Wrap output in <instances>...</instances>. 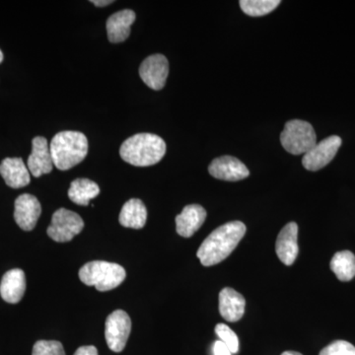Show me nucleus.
<instances>
[{"instance_id": "obj_20", "label": "nucleus", "mask_w": 355, "mask_h": 355, "mask_svg": "<svg viewBox=\"0 0 355 355\" xmlns=\"http://www.w3.org/2000/svg\"><path fill=\"white\" fill-rule=\"evenodd\" d=\"M99 193V186L95 182L89 179H76L70 184L69 198L76 205H88Z\"/></svg>"}, {"instance_id": "obj_23", "label": "nucleus", "mask_w": 355, "mask_h": 355, "mask_svg": "<svg viewBox=\"0 0 355 355\" xmlns=\"http://www.w3.org/2000/svg\"><path fill=\"white\" fill-rule=\"evenodd\" d=\"M216 333L220 338L219 340H221L224 345H227L231 354H237L238 350H239V340H238L237 335L229 328L227 324H216Z\"/></svg>"}, {"instance_id": "obj_11", "label": "nucleus", "mask_w": 355, "mask_h": 355, "mask_svg": "<svg viewBox=\"0 0 355 355\" xmlns=\"http://www.w3.org/2000/svg\"><path fill=\"white\" fill-rule=\"evenodd\" d=\"M41 212V203L34 196L24 193L16 198L14 219L22 230L31 231L36 227Z\"/></svg>"}, {"instance_id": "obj_26", "label": "nucleus", "mask_w": 355, "mask_h": 355, "mask_svg": "<svg viewBox=\"0 0 355 355\" xmlns=\"http://www.w3.org/2000/svg\"><path fill=\"white\" fill-rule=\"evenodd\" d=\"M214 355H232L230 349H228L227 345H224L221 340H217L214 345Z\"/></svg>"}, {"instance_id": "obj_22", "label": "nucleus", "mask_w": 355, "mask_h": 355, "mask_svg": "<svg viewBox=\"0 0 355 355\" xmlns=\"http://www.w3.org/2000/svg\"><path fill=\"white\" fill-rule=\"evenodd\" d=\"M243 12L252 17H260L272 12L279 6V0H241Z\"/></svg>"}, {"instance_id": "obj_14", "label": "nucleus", "mask_w": 355, "mask_h": 355, "mask_svg": "<svg viewBox=\"0 0 355 355\" xmlns=\"http://www.w3.org/2000/svg\"><path fill=\"white\" fill-rule=\"evenodd\" d=\"M207 218V211L200 205H187L181 214L176 217L178 234L190 238L202 227Z\"/></svg>"}, {"instance_id": "obj_12", "label": "nucleus", "mask_w": 355, "mask_h": 355, "mask_svg": "<svg viewBox=\"0 0 355 355\" xmlns=\"http://www.w3.org/2000/svg\"><path fill=\"white\" fill-rule=\"evenodd\" d=\"M28 169L33 176L39 178L51 172L53 167L50 146L43 137H37L32 141L31 155L28 158Z\"/></svg>"}, {"instance_id": "obj_27", "label": "nucleus", "mask_w": 355, "mask_h": 355, "mask_svg": "<svg viewBox=\"0 0 355 355\" xmlns=\"http://www.w3.org/2000/svg\"><path fill=\"white\" fill-rule=\"evenodd\" d=\"M74 355H99L98 354V350L93 345H85V347H79L76 350Z\"/></svg>"}, {"instance_id": "obj_30", "label": "nucleus", "mask_w": 355, "mask_h": 355, "mask_svg": "<svg viewBox=\"0 0 355 355\" xmlns=\"http://www.w3.org/2000/svg\"><path fill=\"white\" fill-rule=\"evenodd\" d=\"M2 60H3V53H2L1 50H0V64H1Z\"/></svg>"}, {"instance_id": "obj_4", "label": "nucleus", "mask_w": 355, "mask_h": 355, "mask_svg": "<svg viewBox=\"0 0 355 355\" xmlns=\"http://www.w3.org/2000/svg\"><path fill=\"white\" fill-rule=\"evenodd\" d=\"M127 272L118 263L93 261L85 263L79 270V279L88 286H95L98 291H109L123 284Z\"/></svg>"}, {"instance_id": "obj_16", "label": "nucleus", "mask_w": 355, "mask_h": 355, "mask_svg": "<svg viewBox=\"0 0 355 355\" xmlns=\"http://www.w3.org/2000/svg\"><path fill=\"white\" fill-rule=\"evenodd\" d=\"M0 175L7 186L20 189L31 182L29 169L21 158H6L0 164Z\"/></svg>"}, {"instance_id": "obj_6", "label": "nucleus", "mask_w": 355, "mask_h": 355, "mask_svg": "<svg viewBox=\"0 0 355 355\" xmlns=\"http://www.w3.org/2000/svg\"><path fill=\"white\" fill-rule=\"evenodd\" d=\"M84 228V221L78 214L67 209H60L53 214L48 235L53 241L69 242Z\"/></svg>"}, {"instance_id": "obj_3", "label": "nucleus", "mask_w": 355, "mask_h": 355, "mask_svg": "<svg viewBox=\"0 0 355 355\" xmlns=\"http://www.w3.org/2000/svg\"><path fill=\"white\" fill-rule=\"evenodd\" d=\"M50 149L53 165L58 170L67 171L83 162L87 156V137L80 132H58L51 140Z\"/></svg>"}, {"instance_id": "obj_15", "label": "nucleus", "mask_w": 355, "mask_h": 355, "mask_svg": "<svg viewBox=\"0 0 355 355\" xmlns=\"http://www.w3.org/2000/svg\"><path fill=\"white\" fill-rule=\"evenodd\" d=\"M246 300L242 294L230 287L222 289L219 293V312L224 320L234 323L239 321L245 313Z\"/></svg>"}, {"instance_id": "obj_24", "label": "nucleus", "mask_w": 355, "mask_h": 355, "mask_svg": "<svg viewBox=\"0 0 355 355\" xmlns=\"http://www.w3.org/2000/svg\"><path fill=\"white\" fill-rule=\"evenodd\" d=\"M32 355H65V352L57 340H39L33 347Z\"/></svg>"}, {"instance_id": "obj_9", "label": "nucleus", "mask_w": 355, "mask_h": 355, "mask_svg": "<svg viewBox=\"0 0 355 355\" xmlns=\"http://www.w3.org/2000/svg\"><path fill=\"white\" fill-rule=\"evenodd\" d=\"M169 74V62L160 53L146 58L139 67V76L144 83L153 90L164 87Z\"/></svg>"}, {"instance_id": "obj_13", "label": "nucleus", "mask_w": 355, "mask_h": 355, "mask_svg": "<svg viewBox=\"0 0 355 355\" xmlns=\"http://www.w3.org/2000/svg\"><path fill=\"white\" fill-rule=\"evenodd\" d=\"M297 239L298 226L295 222L286 224L280 231L275 243V252L284 265L291 266L297 258L299 253Z\"/></svg>"}, {"instance_id": "obj_21", "label": "nucleus", "mask_w": 355, "mask_h": 355, "mask_svg": "<svg viewBox=\"0 0 355 355\" xmlns=\"http://www.w3.org/2000/svg\"><path fill=\"white\" fill-rule=\"evenodd\" d=\"M331 270L340 282H349L355 277V256L350 251L338 252L331 261Z\"/></svg>"}, {"instance_id": "obj_5", "label": "nucleus", "mask_w": 355, "mask_h": 355, "mask_svg": "<svg viewBox=\"0 0 355 355\" xmlns=\"http://www.w3.org/2000/svg\"><path fill=\"white\" fill-rule=\"evenodd\" d=\"M280 142L287 153L301 155L316 146L317 135L314 128L308 121H289L280 135Z\"/></svg>"}, {"instance_id": "obj_25", "label": "nucleus", "mask_w": 355, "mask_h": 355, "mask_svg": "<svg viewBox=\"0 0 355 355\" xmlns=\"http://www.w3.org/2000/svg\"><path fill=\"white\" fill-rule=\"evenodd\" d=\"M319 355H355V347L345 340H336L322 349Z\"/></svg>"}, {"instance_id": "obj_18", "label": "nucleus", "mask_w": 355, "mask_h": 355, "mask_svg": "<svg viewBox=\"0 0 355 355\" xmlns=\"http://www.w3.org/2000/svg\"><path fill=\"white\" fill-rule=\"evenodd\" d=\"M135 21V13L130 9L119 11L107 20V33L111 43L125 42L130 34V27Z\"/></svg>"}, {"instance_id": "obj_19", "label": "nucleus", "mask_w": 355, "mask_h": 355, "mask_svg": "<svg viewBox=\"0 0 355 355\" xmlns=\"http://www.w3.org/2000/svg\"><path fill=\"white\" fill-rule=\"evenodd\" d=\"M147 209L144 203L137 198H132L123 205L121 210L120 221L123 227L141 229L146 225Z\"/></svg>"}, {"instance_id": "obj_2", "label": "nucleus", "mask_w": 355, "mask_h": 355, "mask_svg": "<svg viewBox=\"0 0 355 355\" xmlns=\"http://www.w3.org/2000/svg\"><path fill=\"white\" fill-rule=\"evenodd\" d=\"M164 140L153 133H137L121 144L120 155L128 164L147 167L157 164L164 157Z\"/></svg>"}, {"instance_id": "obj_8", "label": "nucleus", "mask_w": 355, "mask_h": 355, "mask_svg": "<svg viewBox=\"0 0 355 355\" xmlns=\"http://www.w3.org/2000/svg\"><path fill=\"white\" fill-rule=\"evenodd\" d=\"M343 140L338 135L327 137L304 154L302 164L309 171H319L335 158Z\"/></svg>"}, {"instance_id": "obj_7", "label": "nucleus", "mask_w": 355, "mask_h": 355, "mask_svg": "<svg viewBox=\"0 0 355 355\" xmlns=\"http://www.w3.org/2000/svg\"><path fill=\"white\" fill-rule=\"evenodd\" d=\"M130 331L132 321L128 313L116 310L110 314L105 324V338L109 349L114 352H123L127 345Z\"/></svg>"}, {"instance_id": "obj_1", "label": "nucleus", "mask_w": 355, "mask_h": 355, "mask_svg": "<svg viewBox=\"0 0 355 355\" xmlns=\"http://www.w3.org/2000/svg\"><path fill=\"white\" fill-rule=\"evenodd\" d=\"M246 230L243 222L231 221L212 231L198 250L202 265L211 266L225 260L241 241Z\"/></svg>"}, {"instance_id": "obj_17", "label": "nucleus", "mask_w": 355, "mask_h": 355, "mask_svg": "<svg viewBox=\"0 0 355 355\" xmlns=\"http://www.w3.org/2000/svg\"><path fill=\"white\" fill-rule=\"evenodd\" d=\"M26 291L25 273L20 268H14L3 275L0 284V295L10 304L20 302Z\"/></svg>"}, {"instance_id": "obj_28", "label": "nucleus", "mask_w": 355, "mask_h": 355, "mask_svg": "<svg viewBox=\"0 0 355 355\" xmlns=\"http://www.w3.org/2000/svg\"><path fill=\"white\" fill-rule=\"evenodd\" d=\"M91 2H92L95 6L104 7L110 6V4L113 3L114 1H112V0H92Z\"/></svg>"}, {"instance_id": "obj_10", "label": "nucleus", "mask_w": 355, "mask_h": 355, "mask_svg": "<svg viewBox=\"0 0 355 355\" xmlns=\"http://www.w3.org/2000/svg\"><path fill=\"white\" fill-rule=\"evenodd\" d=\"M209 174L216 179L236 182L246 179L250 175L244 163L233 156H221L214 159L209 167Z\"/></svg>"}, {"instance_id": "obj_29", "label": "nucleus", "mask_w": 355, "mask_h": 355, "mask_svg": "<svg viewBox=\"0 0 355 355\" xmlns=\"http://www.w3.org/2000/svg\"><path fill=\"white\" fill-rule=\"evenodd\" d=\"M282 355H303L296 352H284Z\"/></svg>"}]
</instances>
